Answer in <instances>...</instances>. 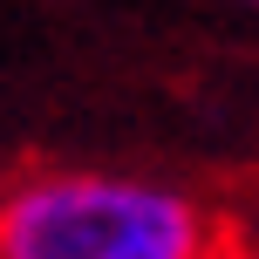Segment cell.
Here are the masks:
<instances>
[{
    "label": "cell",
    "instance_id": "cell-1",
    "mask_svg": "<svg viewBox=\"0 0 259 259\" xmlns=\"http://www.w3.org/2000/svg\"><path fill=\"white\" fill-rule=\"evenodd\" d=\"M191 191L116 170H27L0 198V259H219Z\"/></svg>",
    "mask_w": 259,
    "mask_h": 259
}]
</instances>
